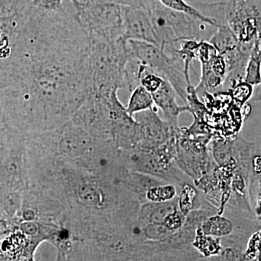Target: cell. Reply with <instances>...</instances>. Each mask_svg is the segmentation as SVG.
Listing matches in <instances>:
<instances>
[{
  "mask_svg": "<svg viewBox=\"0 0 261 261\" xmlns=\"http://www.w3.org/2000/svg\"><path fill=\"white\" fill-rule=\"evenodd\" d=\"M132 58L127 41L92 43L87 63L89 96L108 98L126 87V67Z\"/></svg>",
  "mask_w": 261,
  "mask_h": 261,
  "instance_id": "1",
  "label": "cell"
},
{
  "mask_svg": "<svg viewBox=\"0 0 261 261\" xmlns=\"http://www.w3.org/2000/svg\"><path fill=\"white\" fill-rule=\"evenodd\" d=\"M153 27L159 47L177 46L182 41H207L216 32V27L184 13L163 6L159 0H143Z\"/></svg>",
  "mask_w": 261,
  "mask_h": 261,
  "instance_id": "2",
  "label": "cell"
},
{
  "mask_svg": "<svg viewBox=\"0 0 261 261\" xmlns=\"http://www.w3.org/2000/svg\"><path fill=\"white\" fill-rule=\"evenodd\" d=\"M126 41L132 56L167 81L178 97L186 102L187 89L192 82L190 75L185 71L184 62L175 53L176 47H168L163 51L149 43Z\"/></svg>",
  "mask_w": 261,
  "mask_h": 261,
  "instance_id": "3",
  "label": "cell"
},
{
  "mask_svg": "<svg viewBox=\"0 0 261 261\" xmlns=\"http://www.w3.org/2000/svg\"><path fill=\"white\" fill-rule=\"evenodd\" d=\"M92 43H114L123 39V6L102 1L80 3L75 12Z\"/></svg>",
  "mask_w": 261,
  "mask_h": 261,
  "instance_id": "4",
  "label": "cell"
},
{
  "mask_svg": "<svg viewBox=\"0 0 261 261\" xmlns=\"http://www.w3.org/2000/svg\"><path fill=\"white\" fill-rule=\"evenodd\" d=\"M225 20L239 42H255L260 38L261 0H228Z\"/></svg>",
  "mask_w": 261,
  "mask_h": 261,
  "instance_id": "5",
  "label": "cell"
},
{
  "mask_svg": "<svg viewBox=\"0 0 261 261\" xmlns=\"http://www.w3.org/2000/svg\"><path fill=\"white\" fill-rule=\"evenodd\" d=\"M135 120L140 124V142L137 147L151 150L158 148L177 136L179 128L176 129L161 119L157 108L137 113Z\"/></svg>",
  "mask_w": 261,
  "mask_h": 261,
  "instance_id": "6",
  "label": "cell"
},
{
  "mask_svg": "<svg viewBox=\"0 0 261 261\" xmlns=\"http://www.w3.org/2000/svg\"><path fill=\"white\" fill-rule=\"evenodd\" d=\"M123 39L147 42L159 47L150 18L143 5L123 6Z\"/></svg>",
  "mask_w": 261,
  "mask_h": 261,
  "instance_id": "7",
  "label": "cell"
},
{
  "mask_svg": "<svg viewBox=\"0 0 261 261\" xmlns=\"http://www.w3.org/2000/svg\"><path fill=\"white\" fill-rule=\"evenodd\" d=\"M154 105L163 113L165 121L170 126L178 129V117L182 113L188 112V107L179 106L176 100L177 94L167 81L163 80L159 89L152 94Z\"/></svg>",
  "mask_w": 261,
  "mask_h": 261,
  "instance_id": "8",
  "label": "cell"
},
{
  "mask_svg": "<svg viewBox=\"0 0 261 261\" xmlns=\"http://www.w3.org/2000/svg\"><path fill=\"white\" fill-rule=\"evenodd\" d=\"M218 54L224 56L233 50L240 44V42L227 25H220L209 39Z\"/></svg>",
  "mask_w": 261,
  "mask_h": 261,
  "instance_id": "9",
  "label": "cell"
},
{
  "mask_svg": "<svg viewBox=\"0 0 261 261\" xmlns=\"http://www.w3.org/2000/svg\"><path fill=\"white\" fill-rule=\"evenodd\" d=\"M154 107L152 94L140 85L130 93L126 111L130 116L134 117L137 113L148 111Z\"/></svg>",
  "mask_w": 261,
  "mask_h": 261,
  "instance_id": "10",
  "label": "cell"
},
{
  "mask_svg": "<svg viewBox=\"0 0 261 261\" xmlns=\"http://www.w3.org/2000/svg\"><path fill=\"white\" fill-rule=\"evenodd\" d=\"M261 39L254 42L250 59L245 69V81L252 87H258L261 83Z\"/></svg>",
  "mask_w": 261,
  "mask_h": 261,
  "instance_id": "11",
  "label": "cell"
},
{
  "mask_svg": "<svg viewBox=\"0 0 261 261\" xmlns=\"http://www.w3.org/2000/svg\"><path fill=\"white\" fill-rule=\"evenodd\" d=\"M159 1L163 6L166 7L168 9L190 15V16L198 19L201 21L216 27V28L219 27L214 20L205 16L193 5L188 4L185 0H159Z\"/></svg>",
  "mask_w": 261,
  "mask_h": 261,
  "instance_id": "12",
  "label": "cell"
},
{
  "mask_svg": "<svg viewBox=\"0 0 261 261\" xmlns=\"http://www.w3.org/2000/svg\"><path fill=\"white\" fill-rule=\"evenodd\" d=\"M226 92L229 93L235 104L240 107H243L247 101L252 97L254 92V87L246 83L245 81L231 84Z\"/></svg>",
  "mask_w": 261,
  "mask_h": 261,
  "instance_id": "13",
  "label": "cell"
},
{
  "mask_svg": "<svg viewBox=\"0 0 261 261\" xmlns=\"http://www.w3.org/2000/svg\"><path fill=\"white\" fill-rule=\"evenodd\" d=\"M232 225L228 220L222 218H211L202 226V231L205 234H212L214 236H225L231 232Z\"/></svg>",
  "mask_w": 261,
  "mask_h": 261,
  "instance_id": "14",
  "label": "cell"
},
{
  "mask_svg": "<svg viewBox=\"0 0 261 261\" xmlns=\"http://www.w3.org/2000/svg\"><path fill=\"white\" fill-rule=\"evenodd\" d=\"M163 80L153 70L141 63L140 85L148 91L149 93H154L162 84Z\"/></svg>",
  "mask_w": 261,
  "mask_h": 261,
  "instance_id": "15",
  "label": "cell"
},
{
  "mask_svg": "<svg viewBox=\"0 0 261 261\" xmlns=\"http://www.w3.org/2000/svg\"><path fill=\"white\" fill-rule=\"evenodd\" d=\"M176 195V189L171 186H154L149 189L147 198L153 202H164Z\"/></svg>",
  "mask_w": 261,
  "mask_h": 261,
  "instance_id": "16",
  "label": "cell"
},
{
  "mask_svg": "<svg viewBox=\"0 0 261 261\" xmlns=\"http://www.w3.org/2000/svg\"><path fill=\"white\" fill-rule=\"evenodd\" d=\"M80 196L82 202L90 205H97L101 201L99 190L90 185H84L80 187Z\"/></svg>",
  "mask_w": 261,
  "mask_h": 261,
  "instance_id": "17",
  "label": "cell"
},
{
  "mask_svg": "<svg viewBox=\"0 0 261 261\" xmlns=\"http://www.w3.org/2000/svg\"><path fill=\"white\" fill-rule=\"evenodd\" d=\"M64 0H36L35 5L46 12H58L64 8Z\"/></svg>",
  "mask_w": 261,
  "mask_h": 261,
  "instance_id": "18",
  "label": "cell"
},
{
  "mask_svg": "<svg viewBox=\"0 0 261 261\" xmlns=\"http://www.w3.org/2000/svg\"><path fill=\"white\" fill-rule=\"evenodd\" d=\"M18 201L17 200V197L14 194H10L5 197L4 200V207L5 210L10 214H13L16 211V207L18 206Z\"/></svg>",
  "mask_w": 261,
  "mask_h": 261,
  "instance_id": "19",
  "label": "cell"
},
{
  "mask_svg": "<svg viewBox=\"0 0 261 261\" xmlns=\"http://www.w3.org/2000/svg\"><path fill=\"white\" fill-rule=\"evenodd\" d=\"M92 1L108 2V3H116L122 6H135V5H140L142 0H92Z\"/></svg>",
  "mask_w": 261,
  "mask_h": 261,
  "instance_id": "20",
  "label": "cell"
},
{
  "mask_svg": "<svg viewBox=\"0 0 261 261\" xmlns=\"http://www.w3.org/2000/svg\"><path fill=\"white\" fill-rule=\"evenodd\" d=\"M22 229L25 233H29V234H32V233H35V231H37V227H36V225L32 224V223H25V224L22 225Z\"/></svg>",
  "mask_w": 261,
  "mask_h": 261,
  "instance_id": "21",
  "label": "cell"
},
{
  "mask_svg": "<svg viewBox=\"0 0 261 261\" xmlns=\"http://www.w3.org/2000/svg\"><path fill=\"white\" fill-rule=\"evenodd\" d=\"M67 1L70 2L72 7H73V9H74L75 12L79 9V8H80V0H67Z\"/></svg>",
  "mask_w": 261,
  "mask_h": 261,
  "instance_id": "22",
  "label": "cell"
}]
</instances>
